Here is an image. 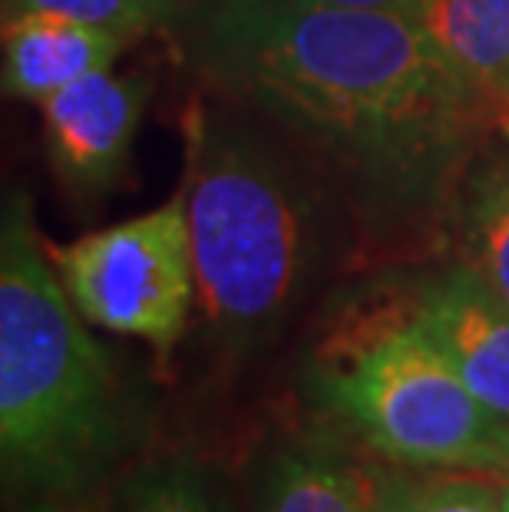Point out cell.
Listing matches in <instances>:
<instances>
[{"instance_id": "cell-1", "label": "cell", "mask_w": 509, "mask_h": 512, "mask_svg": "<svg viewBox=\"0 0 509 512\" xmlns=\"http://www.w3.org/2000/svg\"><path fill=\"white\" fill-rule=\"evenodd\" d=\"M196 63L288 129L384 232L450 219L473 152L503 129V113L410 14L205 0Z\"/></svg>"}, {"instance_id": "cell-2", "label": "cell", "mask_w": 509, "mask_h": 512, "mask_svg": "<svg viewBox=\"0 0 509 512\" xmlns=\"http://www.w3.org/2000/svg\"><path fill=\"white\" fill-rule=\"evenodd\" d=\"M126 437L123 387L86 331L40 238L27 195L0 225V460L4 483L80 496Z\"/></svg>"}, {"instance_id": "cell-3", "label": "cell", "mask_w": 509, "mask_h": 512, "mask_svg": "<svg viewBox=\"0 0 509 512\" xmlns=\"http://www.w3.org/2000/svg\"><path fill=\"white\" fill-rule=\"evenodd\" d=\"M182 185L196 304L222 334L252 337L285 318L321 245V209L252 126L196 113Z\"/></svg>"}, {"instance_id": "cell-4", "label": "cell", "mask_w": 509, "mask_h": 512, "mask_svg": "<svg viewBox=\"0 0 509 512\" xmlns=\"http://www.w3.org/2000/svg\"><path fill=\"white\" fill-rule=\"evenodd\" d=\"M324 400L404 470L490 473L496 420L414 321L387 324L331 364Z\"/></svg>"}, {"instance_id": "cell-5", "label": "cell", "mask_w": 509, "mask_h": 512, "mask_svg": "<svg viewBox=\"0 0 509 512\" xmlns=\"http://www.w3.org/2000/svg\"><path fill=\"white\" fill-rule=\"evenodd\" d=\"M53 268L86 324L172 351L196 304L186 202L176 195L139 219L47 245Z\"/></svg>"}, {"instance_id": "cell-6", "label": "cell", "mask_w": 509, "mask_h": 512, "mask_svg": "<svg viewBox=\"0 0 509 512\" xmlns=\"http://www.w3.org/2000/svg\"><path fill=\"white\" fill-rule=\"evenodd\" d=\"M149 90L153 86L143 73L96 70L40 106L47 162L73 195L96 199L119 185L149 106Z\"/></svg>"}, {"instance_id": "cell-7", "label": "cell", "mask_w": 509, "mask_h": 512, "mask_svg": "<svg viewBox=\"0 0 509 512\" xmlns=\"http://www.w3.org/2000/svg\"><path fill=\"white\" fill-rule=\"evenodd\" d=\"M473 397L509 423V304L463 265L430 278L410 311Z\"/></svg>"}, {"instance_id": "cell-8", "label": "cell", "mask_w": 509, "mask_h": 512, "mask_svg": "<svg viewBox=\"0 0 509 512\" xmlns=\"http://www.w3.org/2000/svg\"><path fill=\"white\" fill-rule=\"evenodd\" d=\"M129 43L126 34L47 10L4 17V93L43 106L80 76L110 70Z\"/></svg>"}, {"instance_id": "cell-9", "label": "cell", "mask_w": 509, "mask_h": 512, "mask_svg": "<svg viewBox=\"0 0 509 512\" xmlns=\"http://www.w3.org/2000/svg\"><path fill=\"white\" fill-rule=\"evenodd\" d=\"M463 261L509 304V133L496 129L473 152L450 205Z\"/></svg>"}, {"instance_id": "cell-10", "label": "cell", "mask_w": 509, "mask_h": 512, "mask_svg": "<svg viewBox=\"0 0 509 512\" xmlns=\"http://www.w3.org/2000/svg\"><path fill=\"white\" fill-rule=\"evenodd\" d=\"M417 20L447 60L509 113V0H424Z\"/></svg>"}, {"instance_id": "cell-11", "label": "cell", "mask_w": 509, "mask_h": 512, "mask_svg": "<svg viewBox=\"0 0 509 512\" xmlns=\"http://www.w3.org/2000/svg\"><path fill=\"white\" fill-rule=\"evenodd\" d=\"M262 512H384V473L311 450L281 453Z\"/></svg>"}, {"instance_id": "cell-12", "label": "cell", "mask_w": 509, "mask_h": 512, "mask_svg": "<svg viewBox=\"0 0 509 512\" xmlns=\"http://www.w3.org/2000/svg\"><path fill=\"white\" fill-rule=\"evenodd\" d=\"M384 512H503L500 483L476 470L384 473Z\"/></svg>"}, {"instance_id": "cell-13", "label": "cell", "mask_w": 509, "mask_h": 512, "mask_svg": "<svg viewBox=\"0 0 509 512\" xmlns=\"http://www.w3.org/2000/svg\"><path fill=\"white\" fill-rule=\"evenodd\" d=\"M186 0H4V17L14 14H63L80 24L106 27L129 40H139L153 30H166L182 17Z\"/></svg>"}, {"instance_id": "cell-14", "label": "cell", "mask_w": 509, "mask_h": 512, "mask_svg": "<svg viewBox=\"0 0 509 512\" xmlns=\"http://www.w3.org/2000/svg\"><path fill=\"white\" fill-rule=\"evenodd\" d=\"M119 512H225L209 483L189 466L169 463L139 476Z\"/></svg>"}, {"instance_id": "cell-15", "label": "cell", "mask_w": 509, "mask_h": 512, "mask_svg": "<svg viewBox=\"0 0 509 512\" xmlns=\"http://www.w3.org/2000/svg\"><path fill=\"white\" fill-rule=\"evenodd\" d=\"M291 4H311V7H344V10H391V14L417 17L424 0H291Z\"/></svg>"}, {"instance_id": "cell-16", "label": "cell", "mask_w": 509, "mask_h": 512, "mask_svg": "<svg viewBox=\"0 0 509 512\" xmlns=\"http://www.w3.org/2000/svg\"><path fill=\"white\" fill-rule=\"evenodd\" d=\"M20 512H100V509L80 493V496H40L37 503L24 506Z\"/></svg>"}, {"instance_id": "cell-17", "label": "cell", "mask_w": 509, "mask_h": 512, "mask_svg": "<svg viewBox=\"0 0 509 512\" xmlns=\"http://www.w3.org/2000/svg\"><path fill=\"white\" fill-rule=\"evenodd\" d=\"M490 473L509 479V423H500L496 430V443H493V463H490Z\"/></svg>"}, {"instance_id": "cell-18", "label": "cell", "mask_w": 509, "mask_h": 512, "mask_svg": "<svg viewBox=\"0 0 509 512\" xmlns=\"http://www.w3.org/2000/svg\"><path fill=\"white\" fill-rule=\"evenodd\" d=\"M500 506L503 512H509V483H500Z\"/></svg>"}, {"instance_id": "cell-19", "label": "cell", "mask_w": 509, "mask_h": 512, "mask_svg": "<svg viewBox=\"0 0 509 512\" xmlns=\"http://www.w3.org/2000/svg\"><path fill=\"white\" fill-rule=\"evenodd\" d=\"M503 129H506V133H509V113L503 116Z\"/></svg>"}]
</instances>
